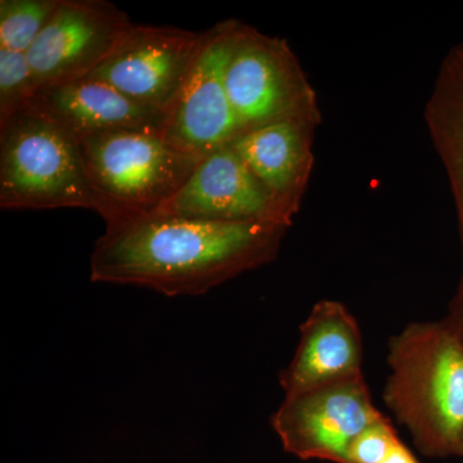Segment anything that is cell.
<instances>
[{"instance_id": "cell-9", "label": "cell", "mask_w": 463, "mask_h": 463, "mask_svg": "<svg viewBox=\"0 0 463 463\" xmlns=\"http://www.w3.org/2000/svg\"><path fill=\"white\" fill-rule=\"evenodd\" d=\"M157 212L205 221L279 225L285 216L282 203L228 145L201 157L181 190Z\"/></svg>"}, {"instance_id": "cell-5", "label": "cell", "mask_w": 463, "mask_h": 463, "mask_svg": "<svg viewBox=\"0 0 463 463\" xmlns=\"http://www.w3.org/2000/svg\"><path fill=\"white\" fill-rule=\"evenodd\" d=\"M381 414L356 373L286 394L272 425L289 455L344 463L353 440Z\"/></svg>"}, {"instance_id": "cell-16", "label": "cell", "mask_w": 463, "mask_h": 463, "mask_svg": "<svg viewBox=\"0 0 463 463\" xmlns=\"http://www.w3.org/2000/svg\"><path fill=\"white\" fill-rule=\"evenodd\" d=\"M38 90L27 53L0 48V124L29 108Z\"/></svg>"}, {"instance_id": "cell-3", "label": "cell", "mask_w": 463, "mask_h": 463, "mask_svg": "<svg viewBox=\"0 0 463 463\" xmlns=\"http://www.w3.org/2000/svg\"><path fill=\"white\" fill-rule=\"evenodd\" d=\"M0 207L103 213L74 137L32 106L0 124Z\"/></svg>"}, {"instance_id": "cell-13", "label": "cell", "mask_w": 463, "mask_h": 463, "mask_svg": "<svg viewBox=\"0 0 463 463\" xmlns=\"http://www.w3.org/2000/svg\"><path fill=\"white\" fill-rule=\"evenodd\" d=\"M228 146L283 205L303 164V138L294 118L241 133Z\"/></svg>"}, {"instance_id": "cell-12", "label": "cell", "mask_w": 463, "mask_h": 463, "mask_svg": "<svg viewBox=\"0 0 463 463\" xmlns=\"http://www.w3.org/2000/svg\"><path fill=\"white\" fill-rule=\"evenodd\" d=\"M300 331L294 358L279 374L285 395L362 373L361 328L343 304L330 300L316 304Z\"/></svg>"}, {"instance_id": "cell-10", "label": "cell", "mask_w": 463, "mask_h": 463, "mask_svg": "<svg viewBox=\"0 0 463 463\" xmlns=\"http://www.w3.org/2000/svg\"><path fill=\"white\" fill-rule=\"evenodd\" d=\"M32 108L78 139L108 132H145L161 136L165 112L146 108L112 85L84 76L36 91Z\"/></svg>"}, {"instance_id": "cell-18", "label": "cell", "mask_w": 463, "mask_h": 463, "mask_svg": "<svg viewBox=\"0 0 463 463\" xmlns=\"http://www.w3.org/2000/svg\"><path fill=\"white\" fill-rule=\"evenodd\" d=\"M383 463H421L416 457L413 456V453L408 449L407 447L402 443V440L399 441L397 446H395L394 449L392 450V453L388 457H386L385 461Z\"/></svg>"}, {"instance_id": "cell-15", "label": "cell", "mask_w": 463, "mask_h": 463, "mask_svg": "<svg viewBox=\"0 0 463 463\" xmlns=\"http://www.w3.org/2000/svg\"><path fill=\"white\" fill-rule=\"evenodd\" d=\"M60 0H0V48L27 53Z\"/></svg>"}, {"instance_id": "cell-14", "label": "cell", "mask_w": 463, "mask_h": 463, "mask_svg": "<svg viewBox=\"0 0 463 463\" xmlns=\"http://www.w3.org/2000/svg\"><path fill=\"white\" fill-rule=\"evenodd\" d=\"M435 129L455 192L463 249V44L453 52L441 75ZM446 321L463 341V270Z\"/></svg>"}, {"instance_id": "cell-7", "label": "cell", "mask_w": 463, "mask_h": 463, "mask_svg": "<svg viewBox=\"0 0 463 463\" xmlns=\"http://www.w3.org/2000/svg\"><path fill=\"white\" fill-rule=\"evenodd\" d=\"M206 32L134 25L115 51L90 75L130 99L165 112L196 62Z\"/></svg>"}, {"instance_id": "cell-4", "label": "cell", "mask_w": 463, "mask_h": 463, "mask_svg": "<svg viewBox=\"0 0 463 463\" xmlns=\"http://www.w3.org/2000/svg\"><path fill=\"white\" fill-rule=\"evenodd\" d=\"M103 221L149 214L172 199L200 158L145 132H108L78 139Z\"/></svg>"}, {"instance_id": "cell-17", "label": "cell", "mask_w": 463, "mask_h": 463, "mask_svg": "<svg viewBox=\"0 0 463 463\" xmlns=\"http://www.w3.org/2000/svg\"><path fill=\"white\" fill-rule=\"evenodd\" d=\"M399 441L394 426L381 414L353 440L344 463H383Z\"/></svg>"}, {"instance_id": "cell-19", "label": "cell", "mask_w": 463, "mask_h": 463, "mask_svg": "<svg viewBox=\"0 0 463 463\" xmlns=\"http://www.w3.org/2000/svg\"><path fill=\"white\" fill-rule=\"evenodd\" d=\"M459 456H463V443H462L461 450H459Z\"/></svg>"}, {"instance_id": "cell-2", "label": "cell", "mask_w": 463, "mask_h": 463, "mask_svg": "<svg viewBox=\"0 0 463 463\" xmlns=\"http://www.w3.org/2000/svg\"><path fill=\"white\" fill-rule=\"evenodd\" d=\"M383 401L428 456L463 443V341L446 319L411 323L389 344Z\"/></svg>"}, {"instance_id": "cell-11", "label": "cell", "mask_w": 463, "mask_h": 463, "mask_svg": "<svg viewBox=\"0 0 463 463\" xmlns=\"http://www.w3.org/2000/svg\"><path fill=\"white\" fill-rule=\"evenodd\" d=\"M225 85L240 134L292 118L294 90L288 60L282 48L264 36L239 27Z\"/></svg>"}, {"instance_id": "cell-6", "label": "cell", "mask_w": 463, "mask_h": 463, "mask_svg": "<svg viewBox=\"0 0 463 463\" xmlns=\"http://www.w3.org/2000/svg\"><path fill=\"white\" fill-rule=\"evenodd\" d=\"M239 27L225 23L207 30L196 62L166 109L161 137L185 154L206 156L240 134L225 85V71Z\"/></svg>"}, {"instance_id": "cell-1", "label": "cell", "mask_w": 463, "mask_h": 463, "mask_svg": "<svg viewBox=\"0 0 463 463\" xmlns=\"http://www.w3.org/2000/svg\"><path fill=\"white\" fill-rule=\"evenodd\" d=\"M90 279L165 297L206 294L234 274L269 260L281 225L215 222L149 213L105 222Z\"/></svg>"}, {"instance_id": "cell-8", "label": "cell", "mask_w": 463, "mask_h": 463, "mask_svg": "<svg viewBox=\"0 0 463 463\" xmlns=\"http://www.w3.org/2000/svg\"><path fill=\"white\" fill-rule=\"evenodd\" d=\"M133 26L125 12L106 0H60L27 52L39 90L90 75Z\"/></svg>"}]
</instances>
